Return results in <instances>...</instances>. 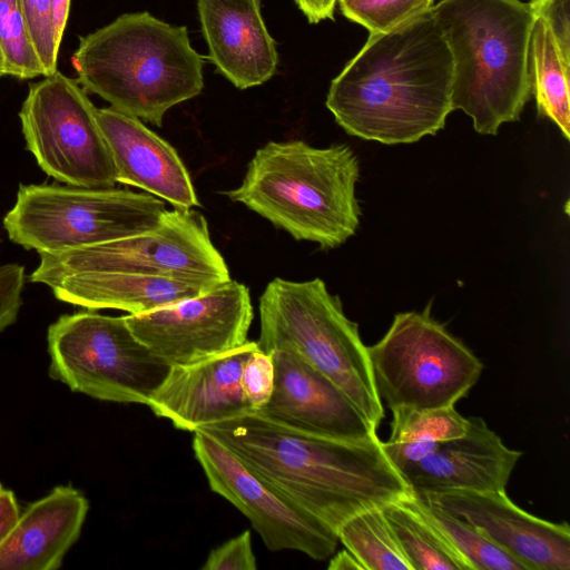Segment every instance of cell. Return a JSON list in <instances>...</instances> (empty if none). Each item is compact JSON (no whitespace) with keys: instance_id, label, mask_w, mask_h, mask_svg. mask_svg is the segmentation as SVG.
Returning a JSON list of instances; mask_svg holds the SVG:
<instances>
[{"instance_id":"obj_18","label":"cell","mask_w":570,"mask_h":570,"mask_svg":"<svg viewBox=\"0 0 570 570\" xmlns=\"http://www.w3.org/2000/svg\"><path fill=\"white\" fill-rule=\"evenodd\" d=\"M96 117L112 157L117 183L140 188L176 209L199 206L189 173L171 145L138 118L111 107L97 108Z\"/></svg>"},{"instance_id":"obj_36","label":"cell","mask_w":570,"mask_h":570,"mask_svg":"<svg viewBox=\"0 0 570 570\" xmlns=\"http://www.w3.org/2000/svg\"><path fill=\"white\" fill-rule=\"evenodd\" d=\"M51 9L55 39L60 47L69 17L70 0H51Z\"/></svg>"},{"instance_id":"obj_26","label":"cell","mask_w":570,"mask_h":570,"mask_svg":"<svg viewBox=\"0 0 570 570\" xmlns=\"http://www.w3.org/2000/svg\"><path fill=\"white\" fill-rule=\"evenodd\" d=\"M420 511L443 533L471 570H527L515 558L497 547L478 528L444 509L413 494Z\"/></svg>"},{"instance_id":"obj_14","label":"cell","mask_w":570,"mask_h":570,"mask_svg":"<svg viewBox=\"0 0 570 570\" xmlns=\"http://www.w3.org/2000/svg\"><path fill=\"white\" fill-rule=\"evenodd\" d=\"M274 387L257 413L292 430L316 436L365 442L377 438L352 401L331 380L293 353L269 352Z\"/></svg>"},{"instance_id":"obj_8","label":"cell","mask_w":570,"mask_h":570,"mask_svg":"<svg viewBox=\"0 0 570 570\" xmlns=\"http://www.w3.org/2000/svg\"><path fill=\"white\" fill-rule=\"evenodd\" d=\"M49 376L94 399L147 405L170 365L142 344L125 316L85 311L48 328Z\"/></svg>"},{"instance_id":"obj_6","label":"cell","mask_w":570,"mask_h":570,"mask_svg":"<svg viewBox=\"0 0 570 570\" xmlns=\"http://www.w3.org/2000/svg\"><path fill=\"white\" fill-rule=\"evenodd\" d=\"M259 337L266 353L298 356L331 380L377 431L384 407L357 323L321 278L271 281L259 297Z\"/></svg>"},{"instance_id":"obj_29","label":"cell","mask_w":570,"mask_h":570,"mask_svg":"<svg viewBox=\"0 0 570 570\" xmlns=\"http://www.w3.org/2000/svg\"><path fill=\"white\" fill-rule=\"evenodd\" d=\"M20 1L33 48L45 76H49L57 71V59L60 48L55 39L51 0Z\"/></svg>"},{"instance_id":"obj_10","label":"cell","mask_w":570,"mask_h":570,"mask_svg":"<svg viewBox=\"0 0 570 570\" xmlns=\"http://www.w3.org/2000/svg\"><path fill=\"white\" fill-rule=\"evenodd\" d=\"M30 281L49 286L83 272H125L166 276L210 287L230 279L214 246L205 217L194 210H167L151 230L55 253H41Z\"/></svg>"},{"instance_id":"obj_7","label":"cell","mask_w":570,"mask_h":570,"mask_svg":"<svg viewBox=\"0 0 570 570\" xmlns=\"http://www.w3.org/2000/svg\"><path fill=\"white\" fill-rule=\"evenodd\" d=\"M166 212L158 197L115 186L21 184L3 226L23 248L55 253L151 230Z\"/></svg>"},{"instance_id":"obj_16","label":"cell","mask_w":570,"mask_h":570,"mask_svg":"<svg viewBox=\"0 0 570 570\" xmlns=\"http://www.w3.org/2000/svg\"><path fill=\"white\" fill-rule=\"evenodd\" d=\"M257 342L188 365H174L153 394L148 406L183 431L253 412L243 387L242 370Z\"/></svg>"},{"instance_id":"obj_2","label":"cell","mask_w":570,"mask_h":570,"mask_svg":"<svg viewBox=\"0 0 570 570\" xmlns=\"http://www.w3.org/2000/svg\"><path fill=\"white\" fill-rule=\"evenodd\" d=\"M252 471L335 533L352 515L411 494L382 441L303 433L249 412L203 426ZM337 535V534H336Z\"/></svg>"},{"instance_id":"obj_3","label":"cell","mask_w":570,"mask_h":570,"mask_svg":"<svg viewBox=\"0 0 570 570\" xmlns=\"http://www.w3.org/2000/svg\"><path fill=\"white\" fill-rule=\"evenodd\" d=\"M77 81L111 108L160 127L174 106L198 96L204 58L187 28L149 12L125 13L79 39Z\"/></svg>"},{"instance_id":"obj_35","label":"cell","mask_w":570,"mask_h":570,"mask_svg":"<svg viewBox=\"0 0 570 570\" xmlns=\"http://www.w3.org/2000/svg\"><path fill=\"white\" fill-rule=\"evenodd\" d=\"M311 23L333 19L337 0H295Z\"/></svg>"},{"instance_id":"obj_30","label":"cell","mask_w":570,"mask_h":570,"mask_svg":"<svg viewBox=\"0 0 570 570\" xmlns=\"http://www.w3.org/2000/svg\"><path fill=\"white\" fill-rule=\"evenodd\" d=\"M273 357L257 346L246 358L242 370V387L253 412L262 410L274 387Z\"/></svg>"},{"instance_id":"obj_15","label":"cell","mask_w":570,"mask_h":570,"mask_svg":"<svg viewBox=\"0 0 570 570\" xmlns=\"http://www.w3.org/2000/svg\"><path fill=\"white\" fill-rule=\"evenodd\" d=\"M414 494V493H413ZM478 528L527 570H569L570 528L535 517L505 491L415 494Z\"/></svg>"},{"instance_id":"obj_28","label":"cell","mask_w":570,"mask_h":570,"mask_svg":"<svg viewBox=\"0 0 570 570\" xmlns=\"http://www.w3.org/2000/svg\"><path fill=\"white\" fill-rule=\"evenodd\" d=\"M434 0H337L348 20L366 28L370 33L390 31L421 14Z\"/></svg>"},{"instance_id":"obj_1","label":"cell","mask_w":570,"mask_h":570,"mask_svg":"<svg viewBox=\"0 0 570 570\" xmlns=\"http://www.w3.org/2000/svg\"><path fill=\"white\" fill-rule=\"evenodd\" d=\"M453 60L431 8L370 33L330 86L326 107L351 136L386 145L435 135L452 107Z\"/></svg>"},{"instance_id":"obj_38","label":"cell","mask_w":570,"mask_h":570,"mask_svg":"<svg viewBox=\"0 0 570 570\" xmlns=\"http://www.w3.org/2000/svg\"><path fill=\"white\" fill-rule=\"evenodd\" d=\"M6 75H7L6 62H4L2 49H1V46H0V78L6 76Z\"/></svg>"},{"instance_id":"obj_5","label":"cell","mask_w":570,"mask_h":570,"mask_svg":"<svg viewBox=\"0 0 570 570\" xmlns=\"http://www.w3.org/2000/svg\"><path fill=\"white\" fill-rule=\"evenodd\" d=\"M453 60L452 107L481 135L519 120L531 95L535 17L520 0H441L431 7Z\"/></svg>"},{"instance_id":"obj_22","label":"cell","mask_w":570,"mask_h":570,"mask_svg":"<svg viewBox=\"0 0 570 570\" xmlns=\"http://www.w3.org/2000/svg\"><path fill=\"white\" fill-rule=\"evenodd\" d=\"M392 414L391 433L382 441V448L399 472L429 455L440 443L464 434L469 425V417L462 416L455 405L429 410L399 407Z\"/></svg>"},{"instance_id":"obj_31","label":"cell","mask_w":570,"mask_h":570,"mask_svg":"<svg viewBox=\"0 0 570 570\" xmlns=\"http://www.w3.org/2000/svg\"><path fill=\"white\" fill-rule=\"evenodd\" d=\"M256 558L248 530L212 550L203 570H255Z\"/></svg>"},{"instance_id":"obj_25","label":"cell","mask_w":570,"mask_h":570,"mask_svg":"<svg viewBox=\"0 0 570 570\" xmlns=\"http://www.w3.org/2000/svg\"><path fill=\"white\" fill-rule=\"evenodd\" d=\"M382 507L365 509L344 521L336 531L338 541L363 570H412Z\"/></svg>"},{"instance_id":"obj_20","label":"cell","mask_w":570,"mask_h":570,"mask_svg":"<svg viewBox=\"0 0 570 570\" xmlns=\"http://www.w3.org/2000/svg\"><path fill=\"white\" fill-rule=\"evenodd\" d=\"M88 510L86 497L70 484L29 504L0 544V570L59 569Z\"/></svg>"},{"instance_id":"obj_34","label":"cell","mask_w":570,"mask_h":570,"mask_svg":"<svg viewBox=\"0 0 570 570\" xmlns=\"http://www.w3.org/2000/svg\"><path fill=\"white\" fill-rule=\"evenodd\" d=\"M20 515L14 493L0 483V544Z\"/></svg>"},{"instance_id":"obj_24","label":"cell","mask_w":570,"mask_h":570,"mask_svg":"<svg viewBox=\"0 0 570 570\" xmlns=\"http://www.w3.org/2000/svg\"><path fill=\"white\" fill-rule=\"evenodd\" d=\"M382 509L412 570H471L443 533L420 511L413 493Z\"/></svg>"},{"instance_id":"obj_13","label":"cell","mask_w":570,"mask_h":570,"mask_svg":"<svg viewBox=\"0 0 570 570\" xmlns=\"http://www.w3.org/2000/svg\"><path fill=\"white\" fill-rule=\"evenodd\" d=\"M125 320L134 335L170 366L188 365L245 344L253 306L248 288L229 279Z\"/></svg>"},{"instance_id":"obj_32","label":"cell","mask_w":570,"mask_h":570,"mask_svg":"<svg viewBox=\"0 0 570 570\" xmlns=\"http://www.w3.org/2000/svg\"><path fill=\"white\" fill-rule=\"evenodd\" d=\"M24 282L26 273L22 265H0V334L18 318Z\"/></svg>"},{"instance_id":"obj_23","label":"cell","mask_w":570,"mask_h":570,"mask_svg":"<svg viewBox=\"0 0 570 570\" xmlns=\"http://www.w3.org/2000/svg\"><path fill=\"white\" fill-rule=\"evenodd\" d=\"M570 57L544 21L535 18L530 40L531 89L538 111L553 121L566 139L570 138Z\"/></svg>"},{"instance_id":"obj_12","label":"cell","mask_w":570,"mask_h":570,"mask_svg":"<svg viewBox=\"0 0 570 570\" xmlns=\"http://www.w3.org/2000/svg\"><path fill=\"white\" fill-rule=\"evenodd\" d=\"M193 450L212 491L250 521L268 550H295L318 561L334 554L338 538L331 528L252 471L220 442L196 431Z\"/></svg>"},{"instance_id":"obj_21","label":"cell","mask_w":570,"mask_h":570,"mask_svg":"<svg viewBox=\"0 0 570 570\" xmlns=\"http://www.w3.org/2000/svg\"><path fill=\"white\" fill-rule=\"evenodd\" d=\"M49 287L59 301L92 311L109 308L128 314L149 312L213 288L186 279L125 272L76 273Z\"/></svg>"},{"instance_id":"obj_27","label":"cell","mask_w":570,"mask_h":570,"mask_svg":"<svg viewBox=\"0 0 570 570\" xmlns=\"http://www.w3.org/2000/svg\"><path fill=\"white\" fill-rule=\"evenodd\" d=\"M0 46L7 75L19 79L45 76L20 0H0Z\"/></svg>"},{"instance_id":"obj_9","label":"cell","mask_w":570,"mask_h":570,"mask_svg":"<svg viewBox=\"0 0 570 570\" xmlns=\"http://www.w3.org/2000/svg\"><path fill=\"white\" fill-rule=\"evenodd\" d=\"M366 350L377 393L391 411L454 406L483 370L430 307L396 314L385 335Z\"/></svg>"},{"instance_id":"obj_11","label":"cell","mask_w":570,"mask_h":570,"mask_svg":"<svg viewBox=\"0 0 570 570\" xmlns=\"http://www.w3.org/2000/svg\"><path fill=\"white\" fill-rule=\"evenodd\" d=\"M80 83L55 71L32 82L19 111L28 150L58 181L79 187H114L116 168Z\"/></svg>"},{"instance_id":"obj_37","label":"cell","mask_w":570,"mask_h":570,"mask_svg":"<svg viewBox=\"0 0 570 570\" xmlns=\"http://www.w3.org/2000/svg\"><path fill=\"white\" fill-rule=\"evenodd\" d=\"M327 568L330 570L363 569L357 559L346 549L336 553L330 560Z\"/></svg>"},{"instance_id":"obj_19","label":"cell","mask_w":570,"mask_h":570,"mask_svg":"<svg viewBox=\"0 0 570 570\" xmlns=\"http://www.w3.org/2000/svg\"><path fill=\"white\" fill-rule=\"evenodd\" d=\"M209 59L235 87L266 82L277 67L275 41L261 14V0H198Z\"/></svg>"},{"instance_id":"obj_4","label":"cell","mask_w":570,"mask_h":570,"mask_svg":"<svg viewBox=\"0 0 570 570\" xmlns=\"http://www.w3.org/2000/svg\"><path fill=\"white\" fill-rule=\"evenodd\" d=\"M357 156L347 145L269 141L256 150L242 184L226 193L296 240L334 248L360 225Z\"/></svg>"},{"instance_id":"obj_17","label":"cell","mask_w":570,"mask_h":570,"mask_svg":"<svg viewBox=\"0 0 570 570\" xmlns=\"http://www.w3.org/2000/svg\"><path fill=\"white\" fill-rule=\"evenodd\" d=\"M521 455L482 417H469L464 434L440 443L400 474L414 494L505 491Z\"/></svg>"},{"instance_id":"obj_33","label":"cell","mask_w":570,"mask_h":570,"mask_svg":"<svg viewBox=\"0 0 570 570\" xmlns=\"http://www.w3.org/2000/svg\"><path fill=\"white\" fill-rule=\"evenodd\" d=\"M528 3L534 17L547 23L562 51L570 57V0H531Z\"/></svg>"}]
</instances>
